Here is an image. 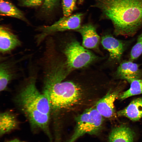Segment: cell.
<instances>
[{
    "mask_svg": "<svg viewBox=\"0 0 142 142\" xmlns=\"http://www.w3.org/2000/svg\"><path fill=\"white\" fill-rule=\"evenodd\" d=\"M84 0H78V3L79 4H82L84 2Z\"/></svg>",
    "mask_w": 142,
    "mask_h": 142,
    "instance_id": "cell-23",
    "label": "cell"
},
{
    "mask_svg": "<svg viewBox=\"0 0 142 142\" xmlns=\"http://www.w3.org/2000/svg\"><path fill=\"white\" fill-rule=\"evenodd\" d=\"M102 19L111 21L116 36H134L142 27V0H94Z\"/></svg>",
    "mask_w": 142,
    "mask_h": 142,
    "instance_id": "cell-3",
    "label": "cell"
},
{
    "mask_svg": "<svg viewBox=\"0 0 142 142\" xmlns=\"http://www.w3.org/2000/svg\"><path fill=\"white\" fill-rule=\"evenodd\" d=\"M23 43L18 36L10 27L4 25L0 27V54L6 55L13 54L21 47Z\"/></svg>",
    "mask_w": 142,
    "mask_h": 142,
    "instance_id": "cell-8",
    "label": "cell"
},
{
    "mask_svg": "<svg viewBox=\"0 0 142 142\" xmlns=\"http://www.w3.org/2000/svg\"><path fill=\"white\" fill-rule=\"evenodd\" d=\"M77 31L81 35L84 47L89 49H96L98 46L100 37L97 34L95 26L88 23L81 26Z\"/></svg>",
    "mask_w": 142,
    "mask_h": 142,
    "instance_id": "cell-11",
    "label": "cell"
},
{
    "mask_svg": "<svg viewBox=\"0 0 142 142\" xmlns=\"http://www.w3.org/2000/svg\"><path fill=\"white\" fill-rule=\"evenodd\" d=\"M103 120L95 107L86 109L76 118L74 132L66 142H75L86 134L99 135L102 129Z\"/></svg>",
    "mask_w": 142,
    "mask_h": 142,
    "instance_id": "cell-4",
    "label": "cell"
},
{
    "mask_svg": "<svg viewBox=\"0 0 142 142\" xmlns=\"http://www.w3.org/2000/svg\"><path fill=\"white\" fill-rule=\"evenodd\" d=\"M119 92V90L109 91L95 104V107L103 117L110 118L114 115V102L118 97Z\"/></svg>",
    "mask_w": 142,
    "mask_h": 142,
    "instance_id": "cell-10",
    "label": "cell"
},
{
    "mask_svg": "<svg viewBox=\"0 0 142 142\" xmlns=\"http://www.w3.org/2000/svg\"><path fill=\"white\" fill-rule=\"evenodd\" d=\"M4 142H27L25 141H21L17 139H14L10 140H7Z\"/></svg>",
    "mask_w": 142,
    "mask_h": 142,
    "instance_id": "cell-22",
    "label": "cell"
},
{
    "mask_svg": "<svg viewBox=\"0 0 142 142\" xmlns=\"http://www.w3.org/2000/svg\"><path fill=\"white\" fill-rule=\"evenodd\" d=\"M43 75V93L48 99L51 114L78 104L83 92L79 87L70 81H63L69 72L65 64L54 63L47 64L41 70Z\"/></svg>",
    "mask_w": 142,
    "mask_h": 142,
    "instance_id": "cell-2",
    "label": "cell"
},
{
    "mask_svg": "<svg viewBox=\"0 0 142 142\" xmlns=\"http://www.w3.org/2000/svg\"><path fill=\"white\" fill-rule=\"evenodd\" d=\"M19 122L16 116L13 112L7 111L0 114V136L1 137L19 127Z\"/></svg>",
    "mask_w": 142,
    "mask_h": 142,
    "instance_id": "cell-15",
    "label": "cell"
},
{
    "mask_svg": "<svg viewBox=\"0 0 142 142\" xmlns=\"http://www.w3.org/2000/svg\"><path fill=\"white\" fill-rule=\"evenodd\" d=\"M63 51L67 59L66 63L70 70L85 67L97 58L94 54L75 40L68 43Z\"/></svg>",
    "mask_w": 142,
    "mask_h": 142,
    "instance_id": "cell-7",
    "label": "cell"
},
{
    "mask_svg": "<svg viewBox=\"0 0 142 142\" xmlns=\"http://www.w3.org/2000/svg\"><path fill=\"white\" fill-rule=\"evenodd\" d=\"M77 0H62V5L63 16H69L77 9Z\"/></svg>",
    "mask_w": 142,
    "mask_h": 142,
    "instance_id": "cell-18",
    "label": "cell"
},
{
    "mask_svg": "<svg viewBox=\"0 0 142 142\" xmlns=\"http://www.w3.org/2000/svg\"><path fill=\"white\" fill-rule=\"evenodd\" d=\"M142 53V32L139 36L135 44L131 50L130 60L133 61L137 59Z\"/></svg>",
    "mask_w": 142,
    "mask_h": 142,
    "instance_id": "cell-19",
    "label": "cell"
},
{
    "mask_svg": "<svg viewBox=\"0 0 142 142\" xmlns=\"http://www.w3.org/2000/svg\"><path fill=\"white\" fill-rule=\"evenodd\" d=\"M83 15L82 13H78L67 17L63 16L52 24L37 27L36 29L37 33L34 37L36 45L39 46L47 37L53 36L57 32L68 30H78L81 26Z\"/></svg>",
    "mask_w": 142,
    "mask_h": 142,
    "instance_id": "cell-6",
    "label": "cell"
},
{
    "mask_svg": "<svg viewBox=\"0 0 142 142\" xmlns=\"http://www.w3.org/2000/svg\"><path fill=\"white\" fill-rule=\"evenodd\" d=\"M28 76L24 85L15 98L17 107L29 122L32 132H43L49 142H53L49 124L51 115L49 102L45 95L37 88L36 82L39 72L38 66L32 60L28 62Z\"/></svg>",
    "mask_w": 142,
    "mask_h": 142,
    "instance_id": "cell-1",
    "label": "cell"
},
{
    "mask_svg": "<svg viewBox=\"0 0 142 142\" xmlns=\"http://www.w3.org/2000/svg\"><path fill=\"white\" fill-rule=\"evenodd\" d=\"M116 74L119 78L130 83L134 79L140 78L142 72L138 64L130 60L121 63L118 68Z\"/></svg>",
    "mask_w": 142,
    "mask_h": 142,
    "instance_id": "cell-12",
    "label": "cell"
},
{
    "mask_svg": "<svg viewBox=\"0 0 142 142\" xmlns=\"http://www.w3.org/2000/svg\"><path fill=\"white\" fill-rule=\"evenodd\" d=\"M0 13L1 15L16 18L29 23L23 12L11 3L4 0H1Z\"/></svg>",
    "mask_w": 142,
    "mask_h": 142,
    "instance_id": "cell-16",
    "label": "cell"
},
{
    "mask_svg": "<svg viewBox=\"0 0 142 142\" xmlns=\"http://www.w3.org/2000/svg\"><path fill=\"white\" fill-rule=\"evenodd\" d=\"M116 114L133 121L139 120L142 118V98L134 99L126 107L118 111Z\"/></svg>",
    "mask_w": 142,
    "mask_h": 142,
    "instance_id": "cell-14",
    "label": "cell"
},
{
    "mask_svg": "<svg viewBox=\"0 0 142 142\" xmlns=\"http://www.w3.org/2000/svg\"><path fill=\"white\" fill-rule=\"evenodd\" d=\"M33 55V53H29L19 57L13 54L4 56L0 55L1 92L6 90L9 83L21 76L23 72L22 63L28 60Z\"/></svg>",
    "mask_w": 142,
    "mask_h": 142,
    "instance_id": "cell-5",
    "label": "cell"
},
{
    "mask_svg": "<svg viewBox=\"0 0 142 142\" xmlns=\"http://www.w3.org/2000/svg\"><path fill=\"white\" fill-rule=\"evenodd\" d=\"M135 134L128 126L121 125L114 128L111 131L108 142H133Z\"/></svg>",
    "mask_w": 142,
    "mask_h": 142,
    "instance_id": "cell-13",
    "label": "cell"
},
{
    "mask_svg": "<svg viewBox=\"0 0 142 142\" xmlns=\"http://www.w3.org/2000/svg\"><path fill=\"white\" fill-rule=\"evenodd\" d=\"M101 43L103 47L109 52L110 59L119 62L126 48V42L107 34L102 37Z\"/></svg>",
    "mask_w": 142,
    "mask_h": 142,
    "instance_id": "cell-9",
    "label": "cell"
},
{
    "mask_svg": "<svg viewBox=\"0 0 142 142\" xmlns=\"http://www.w3.org/2000/svg\"><path fill=\"white\" fill-rule=\"evenodd\" d=\"M58 0H43L42 8L46 13L51 12L58 5Z\"/></svg>",
    "mask_w": 142,
    "mask_h": 142,
    "instance_id": "cell-20",
    "label": "cell"
},
{
    "mask_svg": "<svg viewBox=\"0 0 142 142\" xmlns=\"http://www.w3.org/2000/svg\"><path fill=\"white\" fill-rule=\"evenodd\" d=\"M129 89L119 94L118 98L123 100L131 96L142 94V79H137L130 83Z\"/></svg>",
    "mask_w": 142,
    "mask_h": 142,
    "instance_id": "cell-17",
    "label": "cell"
},
{
    "mask_svg": "<svg viewBox=\"0 0 142 142\" xmlns=\"http://www.w3.org/2000/svg\"><path fill=\"white\" fill-rule=\"evenodd\" d=\"M43 0H21V4L23 6L27 7L37 6L41 5Z\"/></svg>",
    "mask_w": 142,
    "mask_h": 142,
    "instance_id": "cell-21",
    "label": "cell"
}]
</instances>
